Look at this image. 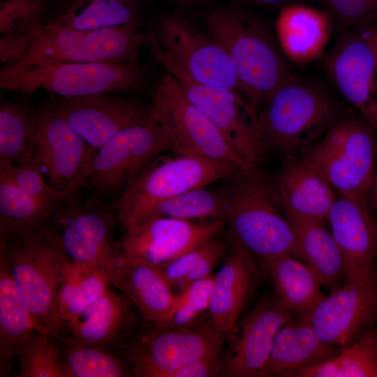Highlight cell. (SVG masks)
I'll list each match as a JSON object with an SVG mask.
<instances>
[{"label":"cell","mask_w":377,"mask_h":377,"mask_svg":"<svg viewBox=\"0 0 377 377\" xmlns=\"http://www.w3.org/2000/svg\"><path fill=\"white\" fill-rule=\"evenodd\" d=\"M50 103L95 150L121 130L151 120L150 105L117 94L59 96Z\"/></svg>","instance_id":"ac0fdd59"},{"label":"cell","mask_w":377,"mask_h":377,"mask_svg":"<svg viewBox=\"0 0 377 377\" xmlns=\"http://www.w3.org/2000/svg\"><path fill=\"white\" fill-rule=\"evenodd\" d=\"M138 63L43 62L22 70H1V89L31 95L43 89L62 97L132 93L147 84Z\"/></svg>","instance_id":"8992f818"},{"label":"cell","mask_w":377,"mask_h":377,"mask_svg":"<svg viewBox=\"0 0 377 377\" xmlns=\"http://www.w3.org/2000/svg\"><path fill=\"white\" fill-rule=\"evenodd\" d=\"M152 34L161 50L195 82L240 91L233 64L222 45L188 17L162 16Z\"/></svg>","instance_id":"7c38bea8"},{"label":"cell","mask_w":377,"mask_h":377,"mask_svg":"<svg viewBox=\"0 0 377 377\" xmlns=\"http://www.w3.org/2000/svg\"><path fill=\"white\" fill-rule=\"evenodd\" d=\"M186 1H200V0H186Z\"/></svg>","instance_id":"681fc988"},{"label":"cell","mask_w":377,"mask_h":377,"mask_svg":"<svg viewBox=\"0 0 377 377\" xmlns=\"http://www.w3.org/2000/svg\"><path fill=\"white\" fill-rule=\"evenodd\" d=\"M138 23L137 0H52L43 25L89 31Z\"/></svg>","instance_id":"4316f807"},{"label":"cell","mask_w":377,"mask_h":377,"mask_svg":"<svg viewBox=\"0 0 377 377\" xmlns=\"http://www.w3.org/2000/svg\"><path fill=\"white\" fill-rule=\"evenodd\" d=\"M30 145L53 188L74 192L87 179L96 150L50 102L34 110Z\"/></svg>","instance_id":"4fadbf2b"},{"label":"cell","mask_w":377,"mask_h":377,"mask_svg":"<svg viewBox=\"0 0 377 377\" xmlns=\"http://www.w3.org/2000/svg\"><path fill=\"white\" fill-rule=\"evenodd\" d=\"M221 353L203 357L168 372L165 377H209L219 374Z\"/></svg>","instance_id":"ee69618b"},{"label":"cell","mask_w":377,"mask_h":377,"mask_svg":"<svg viewBox=\"0 0 377 377\" xmlns=\"http://www.w3.org/2000/svg\"><path fill=\"white\" fill-rule=\"evenodd\" d=\"M299 316L309 323L323 342L339 348L377 325L372 306L360 290L348 281Z\"/></svg>","instance_id":"ffe728a7"},{"label":"cell","mask_w":377,"mask_h":377,"mask_svg":"<svg viewBox=\"0 0 377 377\" xmlns=\"http://www.w3.org/2000/svg\"><path fill=\"white\" fill-rule=\"evenodd\" d=\"M50 336L58 346L64 377H125L132 374L125 360L106 346Z\"/></svg>","instance_id":"d6a6232c"},{"label":"cell","mask_w":377,"mask_h":377,"mask_svg":"<svg viewBox=\"0 0 377 377\" xmlns=\"http://www.w3.org/2000/svg\"><path fill=\"white\" fill-rule=\"evenodd\" d=\"M4 250L0 248V376H8L23 341L34 331Z\"/></svg>","instance_id":"4dcf8cb0"},{"label":"cell","mask_w":377,"mask_h":377,"mask_svg":"<svg viewBox=\"0 0 377 377\" xmlns=\"http://www.w3.org/2000/svg\"><path fill=\"white\" fill-rule=\"evenodd\" d=\"M57 206L25 193L0 174V239L36 230L53 216Z\"/></svg>","instance_id":"836d02e7"},{"label":"cell","mask_w":377,"mask_h":377,"mask_svg":"<svg viewBox=\"0 0 377 377\" xmlns=\"http://www.w3.org/2000/svg\"><path fill=\"white\" fill-rule=\"evenodd\" d=\"M209 186L193 188L158 203L151 211L146 221L156 217L194 221L219 219L226 221V192L223 186L215 188Z\"/></svg>","instance_id":"8d00e7d4"},{"label":"cell","mask_w":377,"mask_h":377,"mask_svg":"<svg viewBox=\"0 0 377 377\" xmlns=\"http://www.w3.org/2000/svg\"><path fill=\"white\" fill-rule=\"evenodd\" d=\"M293 316L273 296L260 301L242 321L239 337L221 363L219 374L257 377L268 360L277 334Z\"/></svg>","instance_id":"d6986e66"},{"label":"cell","mask_w":377,"mask_h":377,"mask_svg":"<svg viewBox=\"0 0 377 377\" xmlns=\"http://www.w3.org/2000/svg\"><path fill=\"white\" fill-rule=\"evenodd\" d=\"M337 108L318 85L290 75L257 113L268 147L290 157L320 140L336 119Z\"/></svg>","instance_id":"277c9868"},{"label":"cell","mask_w":377,"mask_h":377,"mask_svg":"<svg viewBox=\"0 0 377 377\" xmlns=\"http://www.w3.org/2000/svg\"><path fill=\"white\" fill-rule=\"evenodd\" d=\"M150 115L170 134L173 151L207 158L239 171H256L237 155L219 129L188 99L168 72L153 91Z\"/></svg>","instance_id":"8fae6325"},{"label":"cell","mask_w":377,"mask_h":377,"mask_svg":"<svg viewBox=\"0 0 377 377\" xmlns=\"http://www.w3.org/2000/svg\"><path fill=\"white\" fill-rule=\"evenodd\" d=\"M226 228L223 219L198 223L156 217L124 231L116 246L122 262L161 267L222 235Z\"/></svg>","instance_id":"5bb4252c"},{"label":"cell","mask_w":377,"mask_h":377,"mask_svg":"<svg viewBox=\"0 0 377 377\" xmlns=\"http://www.w3.org/2000/svg\"><path fill=\"white\" fill-rule=\"evenodd\" d=\"M110 278L105 272L72 261L59 294L57 325L53 333L64 323L83 313L110 288Z\"/></svg>","instance_id":"d590c367"},{"label":"cell","mask_w":377,"mask_h":377,"mask_svg":"<svg viewBox=\"0 0 377 377\" xmlns=\"http://www.w3.org/2000/svg\"><path fill=\"white\" fill-rule=\"evenodd\" d=\"M367 29L376 34H377V20L371 24L370 25L367 26L364 29Z\"/></svg>","instance_id":"c3c4849f"},{"label":"cell","mask_w":377,"mask_h":377,"mask_svg":"<svg viewBox=\"0 0 377 377\" xmlns=\"http://www.w3.org/2000/svg\"><path fill=\"white\" fill-rule=\"evenodd\" d=\"M147 34L129 24L89 31L43 25L24 52L2 70H22L47 61L138 63Z\"/></svg>","instance_id":"30bf717a"},{"label":"cell","mask_w":377,"mask_h":377,"mask_svg":"<svg viewBox=\"0 0 377 377\" xmlns=\"http://www.w3.org/2000/svg\"><path fill=\"white\" fill-rule=\"evenodd\" d=\"M377 134L360 117L337 119L300 158L317 170L338 194L366 201L374 177Z\"/></svg>","instance_id":"9c48e42d"},{"label":"cell","mask_w":377,"mask_h":377,"mask_svg":"<svg viewBox=\"0 0 377 377\" xmlns=\"http://www.w3.org/2000/svg\"><path fill=\"white\" fill-rule=\"evenodd\" d=\"M263 263L272 282L273 297L293 315L310 311L325 297L317 276L300 259L281 255Z\"/></svg>","instance_id":"f546056e"},{"label":"cell","mask_w":377,"mask_h":377,"mask_svg":"<svg viewBox=\"0 0 377 377\" xmlns=\"http://www.w3.org/2000/svg\"><path fill=\"white\" fill-rule=\"evenodd\" d=\"M366 31H367V32L369 33V36H370V38H371V43H372V45H373V47H374V51H375V54H376V60H377V34L367 30V29H364Z\"/></svg>","instance_id":"7dc6e473"},{"label":"cell","mask_w":377,"mask_h":377,"mask_svg":"<svg viewBox=\"0 0 377 377\" xmlns=\"http://www.w3.org/2000/svg\"><path fill=\"white\" fill-rule=\"evenodd\" d=\"M319 1L341 32L362 29L377 20V0Z\"/></svg>","instance_id":"7bdbcfd3"},{"label":"cell","mask_w":377,"mask_h":377,"mask_svg":"<svg viewBox=\"0 0 377 377\" xmlns=\"http://www.w3.org/2000/svg\"><path fill=\"white\" fill-rule=\"evenodd\" d=\"M156 59L179 84L188 99L219 129L230 146L251 170H259L267 145L256 112L236 89L198 83L157 45L152 35L147 43Z\"/></svg>","instance_id":"52a82bcc"},{"label":"cell","mask_w":377,"mask_h":377,"mask_svg":"<svg viewBox=\"0 0 377 377\" xmlns=\"http://www.w3.org/2000/svg\"><path fill=\"white\" fill-rule=\"evenodd\" d=\"M272 184L283 213L327 222L335 190L311 165L301 158L290 162Z\"/></svg>","instance_id":"d4e9b609"},{"label":"cell","mask_w":377,"mask_h":377,"mask_svg":"<svg viewBox=\"0 0 377 377\" xmlns=\"http://www.w3.org/2000/svg\"><path fill=\"white\" fill-rule=\"evenodd\" d=\"M34 110L16 103L0 107V169L17 164L29 149Z\"/></svg>","instance_id":"f35d334b"},{"label":"cell","mask_w":377,"mask_h":377,"mask_svg":"<svg viewBox=\"0 0 377 377\" xmlns=\"http://www.w3.org/2000/svg\"><path fill=\"white\" fill-rule=\"evenodd\" d=\"M214 283V274L195 281L176 294L175 307L161 326L179 327L198 321L209 311Z\"/></svg>","instance_id":"b9f144b4"},{"label":"cell","mask_w":377,"mask_h":377,"mask_svg":"<svg viewBox=\"0 0 377 377\" xmlns=\"http://www.w3.org/2000/svg\"><path fill=\"white\" fill-rule=\"evenodd\" d=\"M112 285L131 300L146 322L161 325L175 307L176 293L157 267L122 262Z\"/></svg>","instance_id":"83f0119b"},{"label":"cell","mask_w":377,"mask_h":377,"mask_svg":"<svg viewBox=\"0 0 377 377\" xmlns=\"http://www.w3.org/2000/svg\"><path fill=\"white\" fill-rule=\"evenodd\" d=\"M20 296L37 332L52 334L59 294L72 260L57 228L48 222L29 232L0 239Z\"/></svg>","instance_id":"7a4b0ae2"},{"label":"cell","mask_w":377,"mask_h":377,"mask_svg":"<svg viewBox=\"0 0 377 377\" xmlns=\"http://www.w3.org/2000/svg\"><path fill=\"white\" fill-rule=\"evenodd\" d=\"M17 357L20 377H64L58 346L50 335L34 330L22 343Z\"/></svg>","instance_id":"ab89813d"},{"label":"cell","mask_w":377,"mask_h":377,"mask_svg":"<svg viewBox=\"0 0 377 377\" xmlns=\"http://www.w3.org/2000/svg\"><path fill=\"white\" fill-rule=\"evenodd\" d=\"M284 214L297 236L301 260L330 292L341 287L346 281L344 260L327 222Z\"/></svg>","instance_id":"f1b7e54d"},{"label":"cell","mask_w":377,"mask_h":377,"mask_svg":"<svg viewBox=\"0 0 377 377\" xmlns=\"http://www.w3.org/2000/svg\"><path fill=\"white\" fill-rule=\"evenodd\" d=\"M173 149L168 130L151 119L127 127L96 150L87 179L102 192L124 188L149 162Z\"/></svg>","instance_id":"9a60e30c"},{"label":"cell","mask_w":377,"mask_h":377,"mask_svg":"<svg viewBox=\"0 0 377 377\" xmlns=\"http://www.w3.org/2000/svg\"><path fill=\"white\" fill-rule=\"evenodd\" d=\"M339 348L323 342L300 316L279 332L269 357L257 377H298L304 369L333 356Z\"/></svg>","instance_id":"484cf974"},{"label":"cell","mask_w":377,"mask_h":377,"mask_svg":"<svg viewBox=\"0 0 377 377\" xmlns=\"http://www.w3.org/2000/svg\"><path fill=\"white\" fill-rule=\"evenodd\" d=\"M250 2H253L255 3H264V4H274V3H295L301 0H244Z\"/></svg>","instance_id":"bcb514c9"},{"label":"cell","mask_w":377,"mask_h":377,"mask_svg":"<svg viewBox=\"0 0 377 377\" xmlns=\"http://www.w3.org/2000/svg\"><path fill=\"white\" fill-rule=\"evenodd\" d=\"M367 199H369L371 208L377 216V172L374 175Z\"/></svg>","instance_id":"f6af8a7d"},{"label":"cell","mask_w":377,"mask_h":377,"mask_svg":"<svg viewBox=\"0 0 377 377\" xmlns=\"http://www.w3.org/2000/svg\"><path fill=\"white\" fill-rule=\"evenodd\" d=\"M327 221L343 258L345 281L360 290L377 317V221L367 202L338 194Z\"/></svg>","instance_id":"2e32d148"},{"label":"cell","mask_w":377,"mask_h":377,"mask_svg":"<svg viewBox=\"0 0 377 377\" xmlns=\"http://www.w3.org/2000/svg\"><path fill=\"white\" fill-rule=\"evenodd\" d=\"M208 31L222 45L236 72L240 91L258 113L290 73L288 59L266 25L235 6L211 9L205 15Z\"/></svg>","instance_id":"6da1fadb"},{"label":"cell","mask_w":377,"mask_h":377,"mask_svg":"<svg viewBox=\"0 0 377 377\" xmlns=\"http://www.w3.org/2000/svg\"><path fill=\"white\" fill-rule=\"evenodd\" d=\"M133 304L110 288L77 317L64 323L50 335L113 349L130 333L135 318Z\"/></svg>","instance_id":"603a6c76"},{"label":"cell","mask_w":377,"mask_h":377,"mask_svg":"<svg viewBox=\"0 0 377 377\" xmlns=\"http://www.w3.org/2000/svg\"><path fill=\"white\" fill-rule=\"evenodd\" d=\"M59 230L64 248L75 264L105 272L114 282L121 260L113 240L114 220L103 211L87 209L61 220Z\"/></svg>","instance_id":"44dd1931"},{"label":"cell","mask_w":377,"mask_h":377,"mask_svg":"<svg viewBox=\"0 0 377 377\" xmlns=\"http://www.w3.org/2000/svg\"><path fill=\"white\" fill-rule=\"evenodd\" d=\"M334 25L323 9L286 3L276 20L277 42L286 58L300 66L323 57Z\"/></svg>","instance_id":"cb8c5ba5"},{"label":"cell","mask_w":377,"mask_h":377,"mask_svg":"<svg viewBox=\"0 0 377 377\" xmlns=\"http://www.w3.org/2000/svg\"><path fill=\"white\" fill-rule=\"evenodd\" d=\"M327 74L377 134V60L364 29L341 32L325 59Z\"/></svg>","instance_id":"e0dca14e"},{"label":"cell","mask_w":377,"mask_h":377,"mask_svg":"<svg viewBox=\"0 0 377 377\" xmlns=\"http://www.w3.org/2000/svg\"><path fill=\"white\" fill-rule=\"evenodd\" d=\"M150 326L131 332L114 348L138 377H165L183 365L222 353L227 335L210 319L179 326Z\"/></svg>","instance_id":"ba28073f"},{"label":"cell","mask_w":377,"mask_h":377,"mask_svg":"<svg viewBox=\"0 0 377 377\" xmlns=\"http://www.w3.org/2000/svg\"><path fill=\"white\" fill-rule=\"evenodd\" d=\"M52 0H3L0 3V61L21 56L40 31Z\"/></svg>","instance_id":"1f68e13d"},{"label":"cell","mask_w":377,"mask_h":377,"mask_svg":"<svg viewBox=\"0 0 377 377\" xmlns=\"http://www.w3.org/2000/svg\"><path fill=\"white\" fill-rule=\"evenodd\" d=\"M230 246L228 237L220 235L158 268L173 290L179 293L190 283L212 274L214 268L223 262Z\"/></svg>","instance_id":"74e56055"},{"label":"cell","mask_w":377,"mask_h":377,"mask_svg":"<svg viewBox=\"0 0 377 377\" xmlns=\"http://www.w3.org/2000/svg\"><path fill=\"white\" fill-rule=\"evenodd\" d=\"M236 168L207 158L170 151L145 166L124 188L117 205V221L124 231L147 219L158 203L198 186L224 179Z\"/></svg>","instance_id":"5b68a950"},{"label":"cell","mask_w":377,"mask_h":377,"mask_svg":"<svg viewBox=\"0 0 377 377\" xmlns=\"http://www.w3.org/2000/svg\"><path fill=\"white\" fill-rule=\"evenodd\" d=\"M0 174L25 193L56 205L73 193L70 190H57L45 182L31 147L17 164L1 168Z\"/></svg>","instance_id":"60d3db41"},{"label":"cell","mask_w":377,"mask_h":377,"mask_svg":"<svg viewBox=\"0 0 377 377\" xmlns=\"http://www.w3.org/2000/svg\"><path fill=\"white\" fill-rule=\"evenodd\" d=\"M298 377H377V330H367L331 357L303 370Z\"/></svg>","instance_id":"e575fe53"},{"label":"cell","mask_w":377,"mask_h":377,"mask_svg":"<svg viewBox=\"0 0 377 377\" xmlns=\"http://www.w3.org/2000/svg\"><path fill=\"white\" fill-rule=\"evenodd\" d=\"M230 241L228 252L214 274L209 309L212 323L226 335L234 330L259 279L253 254L236 241Z\"/></svg>","instance_id":"7402d4cb"},{"label":"cell","mask_w":377,"mask_h":377,"mask_svg":"<svg viewBox=\"0 0 377 377\" xmlns=\"http://www.w3.org/2000/svg\"><path fill=\"white\" fill-rule=\"evenodd\" d=\"M225 180L228 237L263 261L281 255L301 260L297 236L272 184L259 170L237 171Z\"/></svg>","instance_id":"3957f363"}]
</instances>
